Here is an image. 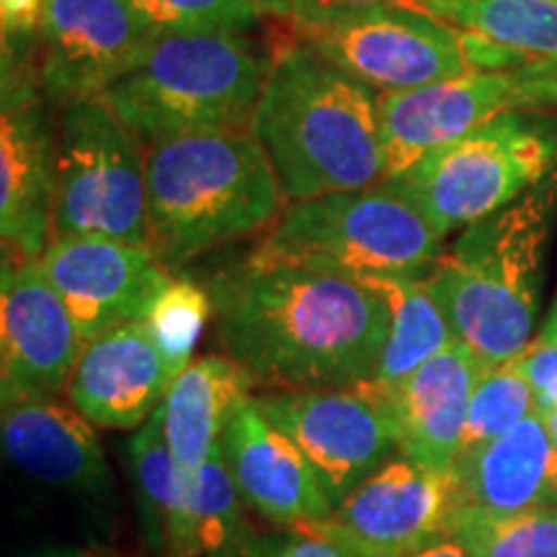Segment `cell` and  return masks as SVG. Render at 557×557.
Returning a JSON list of instances; mask_svg holds the SVG:
<instances>
[{"label": "cell", "instance_id": "cell-19", "mask_svg": "<svg viewBox=\"0 0 557 557\" xmlns=\"http://www.w3.org/2000/svg\"><path fill=\"white\" fill-rule=\"evenodd\" d=\"M0 442L5 457L39 483L75 496L109 493L111 470L94 423L58 395L3 406Z\"/></svg>", "mask_w": 557, "mask_h": 557}, {"label": "cell", "instance_id": "cell-29", "mask_svg": "<svg viewBox=\"0 0 557 557\" xmlns=\"http://www.w3.org/2000/svg\"><path fill=\"white\" fill-rule=\"evenodd\" d=\"M532 413L534 395L524 372L519 369V361L508 359L504 364L485 367L472 393L459 459L496 442Z\"/></svg>", "mask_w": 557, "mask_h": 557}, {"label": "cell", "instance_id": "cell-9", "mask_svg": "<svg viewBox=\"0 0 557 557\" xmlns=\"http://www.w3.org/2000/svg\"><path fill=\"white\" fill-rule=\"evenodd\" d=\"M557 171V116L511 111L418 160L393 181L442 235L470 227Z\"/></svg>", "mask_w": 557, "mask_h": 557}, {"label": "cell", "instance_id": "cell-22", "mask_svg": "<svg viewBox=\"0 0 557 557\" xmlns=\"http://www.w3.org/2000/svg\"><path fill=\"white\" fill-rule=\"evenodd\" d=\"M253 389L248 369L227 354L201 357L173 377L160 410L181 475L191 478L205 468L235 413L256 398Z\"/></svg>", "mask_w": 557, "mask_h": 557}, {"label": "cell", "instance_id": "cell-6", "mask_svg": "<svg viewBox=\"0 0 557 557\" xmlns=\"http://www.w3.org/2000/svg\"><path fill=\"white\" fill-rule=\"evenodd\" d=\"M444 235L393 181L357 191L292 201L267 230L256 253L338 274L426 276Z\"/></svg>", "mask_w": 557, "mask_h": 557}, {"label": "cell", "instance_id": "cell-16", "mask_svg": "<svg viewBox=\"0 0 557 557\" xmlns=\"http://www.w3.org/2000/svg\"><path fill=\"white\" fill-rule=\"evenodd\" d=\"M54 124L41 90L3 96L0 235L3 263L41 259L52 243Z\"/></svg>", "mask_w": 557, "mask_h": 557}, {"label": "cell", "instance_id": "cell-2", "mask_svg": "<svg viewBox=\"0 0 557 557\" xmlns=\"http://www.w3.org/2000/svg\"><path fill=\"white\" fill-rule=\"evenodd\" d=\"M250 132L289 205L387 178L380 94L295 39L271 52Z\"/></svg>", "mask_w": 557, "mask_h": 557}, {"label": "cell", "instance_id": "cell-35", "mask_svg": "<svg viewBox=\"0 0 557 557\" xmlns=\"http://www.w3.org/2000/svg\"><path fill=\"white\" fill-rule=\"evenodd\" d=\"M329 3H357V5H408V9H421V0H329Z\"/></svg>", "mask_w": 557, "mask_h": 557}, {"label": "cell", "instance_id": "cell-24", "mask_svg": "<svg viewBox=\"0 0 557 557\" xmlns=\"http://www.w3.org/2000/svg\"><path fill=\"white\" fill-rule=\"evenodd\" d=\"M436 18L529 60H557V0H421Z\"/></svg>", "mask_w": 557, "mask_h": 557}, {"label": "cell", "instance_id": "cell-38", "mask_svg": "<svg viewBox=\"0 0 557 557\" xmlns=\"http://www.w3.org/2000/svg\"><path fill=\"white\" fill-rule=\"evenodd\" d=\"M545 331H549V333H553V336H557V297H555V302H553V312H549V318H547V323H545Z\"/></svg>", "mask_w": 557, "mask_h": 557}, {"label": "cell", "instance_id": "cell-25", "mask_svg": "<svg viewBox=\"0 0 557 557\" xmlns=\"http://www.w3.org/2000/svg\"><path fill=\"white\" fill-rule=\"evenodd\" d=\"M447 537L472 557H557V508L498 513L457 504Z\"/></svg>", "mask_w": 557, "mask_h": 557}, {"label": "cell", "instance_id": "cell-20", "mask_svg": "<svg viewBox=\"0 0 557 557\" xmlns=\"http://www.w3.org/2000/svg\"><path fill=\"white\" fill-rule=\"evenodd\" d=\"M483 369L475 354L455 338L398 385H374L393 406L403 457L434 472L455 470Z\"/></svg>", "mask_w": 557, "mask_h": 557}, {"label": "cell", "instance_id": "cell-14", "mask_svg": "<svg viewBox=\"0 0 557 557\" xmlns=\"http://www.w3.org/2000/svg\"><path fill=\"white\" fill-rule=\"evenodd\" d=\"M83 351L81 333L41 263H3L0 292V400L58 395Z\"/></svg>", "mask_w": 557, "mask_h": 557}, {"label": "cell", "instance_id": "cell-34", "mask_svg": "<svg viewBox=\"0 0 557 557\" xmlns=\"http://www.w3.org/2000/svg\"><path fill=\"white\" fill-rule=\"evenodd\" d=\"M410 557H472L468 549H465L459 542H455L451 537H438L434 542H429L426 547H421L418 553H413Z\"/></svg>", "mask_w": 557, "mask_h": 557}, {"label": "cell", "instance_id": "cell-27", "mask_svg": "<svg viewBox=\"0 0 557 557\" xmlns=\"http://www.w3.org/2000/svg\"><path fill=\"white\" fill-rule=\"evenodd\" d=\"M129 457L145 542L152 555L163 557L165 529L184 493V475L173 462L169 438H165L163 410L158 408L150 421L135 431V438L129 442Z\"/></svg>", "mask_w": 557, "mask_h": 557}, {"label": "cell", "instance_id": "cell-8", "mask_svg": "<svg viewBox=\"0 0 557 557\" xmlns=\"http://www.w3.org/2000/svg\"><path fill=\"white\" fill-rule=\"evenodd\" d=\"M148 143L101 96L60 107L54 124L52 238L150 248Z\"/></svg>", "mask_w": 557, "mask_h": 557}, {"label": "cell", "instance_id": "cell-21", "mask_svg": "<svg viewBox=\"0 0 557 557\" xmlns=\"http://www.w3.org/2000/svg\"><path fill=\"white\" fill-rule=\"evenodd\" d=\"M457 504L511 513L557 508V447L542 416L532 413L496 442L457 459Z\"/></svg>", "mask_w": 557, "mask_h": 557}, {"label": "cell", "instance_id": "cell-30", "mask_svg": "<svg viewBox=\"0 0 557 557\" xmlns=\"http://www.w3.org/2000/svg\"><path fill=\"white\" fill-rule=\"evenodd\" d=\"M186 483L197 508L205 557H238L243 542L250 534V524L243 517V498L222 457V447L214 449L205 468L197 475L186 478Z\"/></svg>", "mask_w": 557, "mask_h": 557}, {"label": "cell", "instance_id": "cell-28", "mask_svg": "<svg viewBox=\"0 0 557 557\" xmlns=\"http://www.w3.org/2000/svg\"><path fill=\"white\" fill-rule=\"evenodd\" d=\"M212 297L207 287L186 276H173L152 299L143 323L169 367L171 377L191 364V354L199 344L201 331L212 320Z\"/></svg>", "mask_w": 557, "mask_h": 557}, {"label": "cell", "instance_id": "cell-23", "mask_svg": "<svg viewBox=\"0 0 557 557\" xmlns=\"http://www.w3.org/2000/svg\"><path fill=\"white\" fill-rule=\"evenodd\" d=\"M389 308V333L367 382L393 387L455 341V331L426 276H367Z\"/></svg>", "mask_w": 557, "mask_h": 557}, {"label": "cell", "instance_id": "cell-17", "mask_svg": "<svg viewBox=\"0 0 557 557\" xmlns=\"http://www.w3.org/2000/svg\"><path fill=\"white\" fill-rule=\"evenodd\" d=\"M220 447L243 504L274 527L323 521L336 511L308 457L261 413L256 398L235 413Z\"/></svg>", "mask_w": 557, "mask_h": 557}, {"label": "cell", "instance_id": "cell-1", "mask_svg": "<svg viewBox=\"0 0 557 557\" xmlns=\"http://www.w3.org/2000/svg\"><path fill=\"white\" fill-rule=\"evenodd\" d=\"M207 292L222 351L267 393L367 382L389 333L387 302L367 282L256 250L209 276Z\"/></svg>", "mask_w": 557, "mask_h": 557}, {"label": "cell", "instance_id": "cell-18", "mask_svg": "<svg viewBox=\"0 0 557 557\" xmlns=\"http://www.w3.org/2000/svg\"><path fill=\"white\" fill-rule=\"evenodd\" d=\"M171 372L143 320L83 346L67 380V398L94 426L137 431L165 400Z\"/></svg>", "mask_w": 557, "mask_h": 557}, {"label": "cell", "instance_id": "cell-4", "mask_svg": "<svg viewBox=\"0 0 557 557\" xmlns=\"http://www.w3.org/2000/svg\"><path fill=\"white\" fill-rule=\"evenodd\" d=\"M145 173L150 250L171 274L269 230L287 209L274 165L250 129L148 143Z\"/></svg>", "mask_w": 557, "mask_h": 557}, {"label": "cell", "instance_id": "cell-31", "mask_svg": "<svg viewBox=\"0 0 557 557\" xmlns=\"http://www.w3.org/2000/svg\"><path fill=\"white\" fill-rule=\"evenodd\" d=\"M238 557H372L367 549L354 545L344 534L323 521H299V524L274 527L256 532L243 542Z\"/></svg>", "mask_w": 557, "mask_h": 557}, {"label": "cell", "instance_id": "cell-11", "mask_svg": "<svg viewBox=\"0 0 557 557\" xmlns=\"http://www.w3.org/2000/svg\"><path fill=\"white\" fill-rule=\"evenodd\" d=\"M261 413L308 457L333 504L400 455L398 421L372 382L310 393L256 395Z\"/></svg>", "mask_w": 557, "mask_h": 557}, {"label": "cell", "instance_id": "cell-7", "mask_svg": "<svg viewBox=\"0 0 557 557\" xmlns=\"http://www.w3.org/2000/svg\"><path fill=\"white\" fill-rule=\"evenodd\" d=\"M271 24L380 94L478 70L468 32L408 5L292 0L287 16Z\"/></svg>", "mask_w": 557, "mask_h": 557}, {"label": "cell", "instance_id": "cell-37", "mask_svg": "<svg viewBox=\"0 0 557 557\" xmlns=\"http://www.w3.org/2000/svg\"><path fill=\"white\" fill-rule=\"evenodd\" d=\"M537 416H540V413H537ZM542 421H545L549 436H553V442H555V447H557V406H555L553 410H549V413L542 416Z\"/></svg>", "mask_w": 557, "mask_h": 557}, {"label": "cell", "instance_id": "cell-26", "mask_svg": "<svg viewBox=\"0 0 557 557\" xmlns=\"http://www.w3.org/2000/svg\"><path fill=\"white\" fill-rule=\"evenodd\" d=\"M150 39L176 34L246 37L287 16L292 0H129Z\"/></svg>", "mask_w": 557, "mask_h": 557}, {"label": "cell", "instance_id": "cell-3", "mask_svg": "<svg viewBox=\"0 0 557 557\" xmlns=\"http://www.w3.org/2000/svg\"><path fill=\"white\" fill-rule=\"evenodd\" d=\"M555 225L557 171L465 227L426 274L455 336L483 367L517 359L534 338Z\"/></svg>", "mask_w": 557, "mask_h": 557}, {"label": "cell", "instance_id": "cell-33", "mask_svg": "<svg viewBox=\"0 0 557 557\" xmlns=\"http://www.w3.org/2000/svg\"><path fill=\"white\" fill-rule=\"evenodd\" d=\"M45 0H0L3 37H39Z\"/></svg>", "mask_w": 557, "mask_h": 557}, {"label": "cell", "instance_id": "cell-15", "mask_svg": "<svg viewBox=\"0 0 557 557\" xmlns=\"http://www.w3.org/2000/svg\"><path fill=\"white\" fill-rule=\"evenodd\" d=\"M455 506L451 472L426 470L398 455L361 480L329 524L372 557H410L447 534Z\"/></svg>", "mask_w": 557, "mask_h": 557}, {"label": "cell", "instance_id": "cell-10", "mask_svg": "<svg viewBox=\"0 0 557 557\" xmlns=\"http://www.w3.org/2000/svg\"><path fill=\"white\" fill-rule=\"evenodd\" d=\"M557 103V60H524L498 70H470L449 81L380 94L387 178L472 129L511 114Z\"/></svg>", "mask_w": 557, "mask_h": 557}, {"label": "cell", "instance_id": "cell-13", "mask_svg": "<svg viewBox=\"0 0 557 557\" xmlns=\"http://www.w3.org/2000/svg\"><path fill=\"white\" fill-rule=\"evenodd\" d=\"M129 0H45L39 81L50 107L101 96L148 45Z\"/></svg>", "mask_w": 557, "mask_h": 557}, {"label": "cell", "instance_id": "cell-12", "mask_svg": "<svg viewBox=\"0 0 557 557\" xmlns=\"http://www.w3.org/2000/svg\"><path fill=\"white\" fill-rule=\"evenodd\" d=\"M41 271L65 305L83 346L103 333L143 320L171 282L150 248L109 238H52Z\"/></svg>", "mask_w": 557, "mask_h": 557}, {"label": "cell", "instance_id": "cell-36", "mask_svg": "<svg viewBox=\"0 0 557 557\" xmlns=\"http://www.w3.org/2000/svg\"><path fill=\"white\" fill-rule=\"evenodd\" d=\"M34 557H90V555L81 553V549H75V547H47Z\"/></svg>", "mask_w": 557, "mask_h": 557}, {"label": "cell", "instance_id": "cell-5", "mask_svg": "<svg viewBox=\"0 0 557 557\" xmlns=\"http://www.w3.org/2000/svg\"><path fill=\"white\" fill-rule=\"evenodd\" d=\"M269 65L271 54L246 37H158L143 47L101 99L145 143L250 129Z\"/></svg>", "mask_w": 557, "mask_h": 557}, {"label": "cell", "instance_id": "cell-32", "mask_svg": "<svg viewBox=\"0 0 557 557\" xmlns=\"http://www.w3.org/2000/svg\"><path fill=\"white\" fill-rule=\"evenodd\" d=\"M517 361L532 387L534 413H549L557 406V336L542 329Z\"/></svg>", "mask_w": 557, "mask_h": 557}]
</instances>
